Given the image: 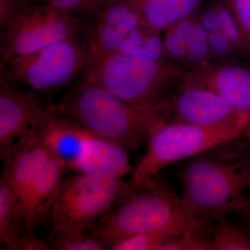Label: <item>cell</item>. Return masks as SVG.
<instances>
[{
  "label": "cell",
  "instance_id": "obj_14",
  "mask_svg": "<svg viewBox=\"0 0 250 250\" xmlns=\"http://www.w3.org/2000/svg\"><path fill=\"white\" fill-rule=\"evenodd\" d=\"M64 171L62 164L53 157L51 158L24 195L20 199L27 232H35L41 224L49 216L63 178Z\"/></svg>",
  "mask_w": 250,
  "mask_h": 250
},
{
  "label": "cell",
  "instance_id": "obj_7",
  "mask_svg": "<svg viewBox=\"0 0 250 250\" xmlns=\"http://www.w3.org/2000/svg\"><path fill=\"white\" fill-rule=\"evenodd\" d=\"M8 77L41 92L65 86L85 73L93 59L83 39H67L22 57L1 62Z\"/></svg>",
  "mask_w": 250,
  "mask_h": 250
},
{
  "label": "cell",
  "instance_id": "obj_20",
  "mask_svg": "<svg viewBox=\"0 0 250 250\" xmlns=\"http://www.w3.org/2000/svg\"><path fill=\"white\" fill-rule=\"evenodd\" d=\"M210 250H250V234L224 219L213 228Z\"/></svg>",
  "mask_w": 250,
  "mask_h": 250
},
{
  "label": "cell",
  "instance_id": "obj_21",
  "mask_svg": "<svg viewBox=\"0 0 250 250\" xmlns=\"http://www.w3.org/2000/svg\"><path fill=\"white\" fill-rule=\"evenodd\" d=\"M212 62L208 42V32L198 21V17L187 43V59L185 67L193 70Z\"/></svg>",
  "mask_w": 250,
  "mask_h": 250
},
{
  "label": "cell",
  "instance_id": "obj_19",
  "mask_svg": "<svg viewBox=\"0 0 250 250\" xmlns=\"http://www.w3.org/2000/svg\"><path fill=\"white\" fill-rule=\"evenodd\" d=\"M161 32L142 26L128 36L118 52L127 55L165 60L164 38Z\"/></svg>",
  "mask_w": 250,
  "mask_h": 250
},
{
  "label": "cell",
  "instance_id": "obj_13",
  "mask_svg": "<svg viewBox=\"0 0 250 250\" xmlns=\"http://www.w3.org/2000/svg\"><path fill=\"white\" fill-rule=\"evenodd\" d=\"M92 133L48 109L42 127L34 139L44 146L64 170L75 172L88 149Z\"/></svg>",
  "mask_w": 250,
  "mask_h": 250
},
{
  "label": "cell",
  "instance_id": "obj_5",
  "mask_svg": "<svg viewBox=\"0 0 250 250\" xmlns=\"http://www.w3.org/2000/svg\"><path fill=\"white\" fill-rule=\"evenodd\" d=\"M109 172H79L62 178L49 213L52 231L86 233L132 190Z\"/></svg>",
  "mask_w": 250,
  "mask_h": 250
},
{
  "label": "cell",
  "instance_id": "obj_17",
  "mask_svg": "<svg viewBox=\"0 0 250 250\" xmlns=\"http://www.w3.org/2000/svg\"><path fill=\"white\" fill-rule=\"evenodd\" d=\"M127 152L119 145L92 134L88 149L75 172H109L124 177L134 171Z\"/></svg>",
  "mask_w": 250,
  "mask_h": 250
},
{
  "label": "cell",
  "instance_id": "obj_11",
  "mask_svg": "<svg viewBox=\"0 0 250 250\" xmlns=\"http://www.w3.org/2000/svg\"><path fill=\"white\" fill-rule=\"evenodd\" d=\"M48 110L45 111L30 93L1 82L0 157L6 161L36 139Z\"/></svg>",
  "mask_w": 250,
  "mask_h": 250
},
{
  "label": "cell",
  "instance_id": "obj_2",
  "mask_svg": "<svg viewBox=\"0 0 250 250\" xmlns=\"http://www.w3.org/2000/svg\"><path fill=\"white\" fill-rule=\"evenodd\" d=\"M229 143L190 158L179 172L184 205L212 225L236 213L250 192L249 149H231Z\"/></svg>",
  "mask_w": 250,
  "mask_h": 250
},
{
  "label": "cell",
  "instance_id": "obj_23",
  "mask_svg": "<svg viewBox=\"0 0 250 250\" xmlns=\"http://www.w3.org/2000/svg\"><path fill=\"white\" fill-rule=\"evenodd\" d=\"M216 5L220 16V32L228 38L242 55H250V47L225 0H216Z\"/></svg>",
  "mask_w": 250,
  "mask_h": 250
},
{
  "label": "cell",
  "instance_id": "obj_33",
  "mask_svg": "<svg viewBox=\"0 0 250 250\" xmlns=\"http://www.w3.org/2000/svg\"><path fill=\"white\" fill-rule=\"evenodd\" d=\"M236 213L241 215L246 224V231H250V192L243 200V204Z\"/></svg>",
  "mask_w": 250,
  "mask_h": 250
},
{
  "label": "cell",
  "instance_id": "obj_25",
  "mask_svg": "<svg viewBox=\"0 0 250 250\" xmlns=\"http://www.w3.org/2000/svg\"><path fill=\"white\" fill-rule=\"evenodd\" d=\"M213 229L177 237L167 242L161 250H210Z\"/></svg>",
  "mask_w": 250,
  "mask_h": 250
},
{
  "label": "cell",
  "instance_id": "obj_9",
  "mask_svg": "<svg viewBox=\"0 0 250 250\" xmlns=\"http://www.w3.org/2000/svg\"><path fill=\"white\" fill-rule=\"evenodd\" d=\"M164 119L207 128H233L244 131L248 117L218 94L200 87L181 85L161 111Z\"/></svg>",
  "mask_w": 250,
  "mask_h": 250
},
{
  "label": "cell",
  "instance_id": "obj_32",
  "mask_svg": "<svg viewBox=\"0 0 250 250\" xmlns=\"http://www.w3.org/2000/svg\"><path fill=\"white\" fill-rule=\"evenodd\" d=\"M48 243L40 239L34 232H27L23 240L22 250H49Z\"/></svg>",
  "mask_w": 250,
  "mask_h": 250
},
{
  "label": "cell",
  "instance_id": "obj_12",
  "mask_svg": "<svg viewBox=\"0 0 250 250\" xmlns=\"http://www.w3.org/2000/svg\"><path fill=\"white\" fill-rule=\"evenodd\" d=\"M212 90L250 120V65L238 60L212 62L187 70L182 84Z\"/></svg>",
  "mask_w": 250,
  "mask_h": 250
},
{
  "label": "cell",
  "instance_id": "obj_34",
  "mask_svg": "<svg viewBox=\"0 0 250 250\" xmlns=\"http://www.w3.org/2000/svg\"><path fill=\"white\" fill-rule=\"evenodd\" d=\"M241 138L244 139V142L246 143L247 147H248L250 152V123L243 131Z\"/></svg>",
  "mask_w": 250,
  "mask_h": 250
},
{
  "label": "cell",
  "instance_id": "obj_1",
  "mask_svg": "<svg viewBox=\"0 0 250 250\" xmlns=\"http://www.w3.org/2000/svg\"><path fill=\"white\" fill-rule=\"evenodd\" d=\"M212 225L194 214L158 175L132 190L93 229L108 250L130 237L152 231L172 236L212 230Z\"/></svg>",
  "mask_w": 250,
  "mask_h": 250
},
{
  "label": "cell",
  "instance_id": "obj_35",
  "mask_svg": "<svg viewBox=\"0 0 250 250\" xmlns=\"http://www.w3.org/2000/svg\"><path fill=\"white\" fill-rule=\"evenodd\" d=\"M247 232H248V233H250V231H247Z\"/></svg>",
  "mask_w": 250,
  "mask_h": 250
},
{
  "label": "cell",
  "instance_id": "obj_6",
  "mask_svg": "<svg viewBox=\"0 0 250 250\" xmlns=\"http://www.w3.org/2000/svg\"><path fill=\"white\" fill-rule=\"evenodd\" d=\"M242 134L233 128L202 127L161 117L151 128L147 151L133 171L132 187H140L174 163L240 139Z\"/></svg>",
  "mask_w": 250,
  "mask_h": 250
},
{
  "label": "cell",
  "instance_id": "obj_31",
  "mask_svg": "<svg viewBox=\"0 0 250 250\" xmlns=\"http://www.w3.org/2000/svg\"><path fill=\"white\" fill-rule=\"evenodd\" d=\"M198 21L208 33L220 31V21L216 0H210L197 14Z\"/></svg>",
  "mask_w": 250,
  "mask_h": 250
},
{
  "label": "cell",
  "instance_id": "obj_24",
  "mask_svg": "<svg viewBox=\"0 0 250 250\" xmlns=\"http://www.w3.org/2000/svg\"><path fill=\"white\" fill-rule=\"evenodd\" d=\"M175 238L166 231L143 233L124 240L112 250H161L167 242Z\"/></svg>",
  "mask_w": 250,
  "mask_h": 250
},
{
  "label": "cell",
  "instance_id": "obj_26",
  "mask_svg": "<svg viewBox=\"0 0 250 250\" xmlns=\"http://www.w3.org/2000/svg\"><path fill=\"white\" fill-rule=\"evenodd\" d=\"M208 42L212 62H226L238 60L242 55L223 33H208Z\"/></svg>",
  "mask_w": 250,
  "mask_h": 250
},
{
  "label": "cell",
  "instance_id": "obj_30",
  "mask_svg": "<svg viewBox=\"0 0 250 250\" xmlns=\"http://www.w3.org/2000/svg\"><path fill=\"white\" fill-rule=\"evenodd\" d=\"M39 0H0V29Z\"/></svg>",
  "mask_w": 250,
  "mask_h": 250
},
{
  "label": "cell",
  "instance_id": "obj_8",
  "mask_svg": "<svg viewBox=\"0 0 250 250\" xmlns=\"http://www.w3.org/2000/svg\"><path fill=\"white\" fill-rule=\"evenodd\" d=\"M82 18L38 1L1 29V62L34 53L47 46L80 37Z\"/></svg>",
  "mask_w": 250,
  "mask_h": 250
},
{
  "label": "cell",
  "instance_id": "obj_3",
  "mask_svg": "<svg viewBox=\"0 0 250 250\" xmlns=\"http://www.w3.org/2000/svg\"><path fill=\"white\" fill-rule=\"evenodd\" d=\"M49 108L128 151L147 142L151 128L161 117L159 112L126 103L85 75L62 103Z\"/></svg>",
  "mask_w": 250,
  "mask_h": 250
},
{
  "label": "cell",
  "instance_id": "obj_10",
  "mask_svg": "<svg viewBox=\"0 0 250 250\" xmlns=\"http://www.w3.org/2000/svg\"><path fill=\"white\" fill-rule=\"evenodd\" d=\"M80 17L81 36L89 49L93 63L118 52L128 36L143 26L139 11L130 0H108Z\"/></svg>",
  "mask_w": 250,
  "mask_h": 250
},
{
  "label": "cell",
  "instance_id": "obj_22",
  "mask_svg": "<svg viewBox=\"0 0 250 250\" xmlns=\"http://www.w3.org/2000/svg\"><path fill=\"white\" fill-rule=\"evenodd\" d=\"M48 243L50 249L55 250H108L100 238L91 233L52 231Z\"/></svg>",
  "mask_w": 250,
  "mask_h": 250
},
{
  "label": "cell",
  "instance_id": "obj_16",
  "mask_svg": "<svg viewBox=\"0 0 250 250\" xmlns=\"http://www.w3.org/2000/svg\"><path fill=\"white\" fill-rule=\"evenodd\" d=\"M139 11L143 26L164 32L176 22L198 14L210 0H130Z\"/></svg>",
  "mask_w": 250,
  "mask_h": 250
},
{
  "label": "cell",
  "instance_id": "obj_4",
  "mask_svg": "<svg viewBox=\"0 0 250 250\" xmlns=\"http://www.w3.org/2000/svg\"><path fill=\"white\" fill-rule=\"evenodd\" d=\"M187 72L168 59L116 52L95 62L84 74L126 103L160 113L167 99L183 83Z\"/></svg>",
  "mask_w": 250,
  "mask_h": 250
},
{
  "label": "cell",
  "instance_id": "obj_28",
  "mask_svg": "<svg viewBox=\"0 0 250 250\" xmlns=\"http://www.w3.org/2000/svg\"><path fill=\"white\" fill-rule=\"evenodd\" d=\"M164 33V45L166 59L185 67L187 59V41L174 34L170 29H167Z\"/></svg>",
  "mask_w": 250,
  "mask_h": 250
},
{
  "label": "cell",
  "instance_id": "obj_18",
  "mask_svg": "<svg viewBox=\"0 0 250 250\" xmlns=\"http://www.w3.org/2000/svg\"><path fill=\"white\" fill-rule=\"evenodd\" d=\"M27 233L19 199L6 182L0 179V244L9 250H22Z\"/></svg>",
  "mask_w": 250,
  "mask_h": 250
},
{
  "label": "cell",
  "instance_id": "obj_29",
  "mask_svg": "<svg viewBox=\"0 0 250 250\" xmlns=\"http://www.w3.org/2000/svg\"><path fill=\"white\" fill-rule=\"evenodd\" d=\"M250 47V0H225Z\"/></svg>",
  "mask_w": 250,
  "mask_h": 250
},
{
  "label": "cell",
  "instance_id": "obj_27",
  "mask_svg": "<svg viewBox=\"0 0 250 250\" xmlns=\"http://www.w3.org/2000/svg\"><path fill=\"white\" fill-rule=\"evenodd\" d=\"M76 16L88 14L108 0H39Z\"/></svg>",
  "mask_w": 250,
  "mask_h": 250
},
{
  "label": "cell",
  "instance_id": "obj_15",
  "mask_svg": "<svg viewBox=\"0 0 250 250\" xmlns=\"http://www.w3.org/2000/svg\"><path fill=\"white\" fill-rule=\"evenodd\" d=\"M52 157L42 145L34 140L5 161L1 178L20 200Z\"/></svg>",
  "mask_w": 250,
  "mask_h": 250
}]
</instances>
